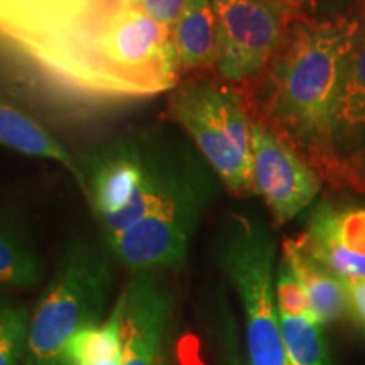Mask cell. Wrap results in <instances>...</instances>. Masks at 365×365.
<instances>
[{
  "label": "cell",
  "mask_w": 365,
  "mask_h": 365,
  "mask_svg": "<svg viewBox=\"0 0 365 365\" xmlns=\"http://www.w3.org/2000/svg\"><path fill=\"white\" fill-rule=\"evenodd\" d=\"M95 53L120 97L175 90L182 75L170 27L122 0L100 27Z\"/></svg>",
  "instance_id": "52a82bcc"
},
{
  "label": "cell",
  "mask_w": 365,
  "mask_h": 365,
  "mask_svg": "<svg viewBox=\"0 0 365 365\" xmlns=\"http://www.w3.org/2000/svg\"><path fill=\"white\" fill-rule=\"evenodd\" d=\"M81 193L103 239L215 175L185 134L170 125L127 129L78 161Z\"/></svg>",
  "instance_id": "7a4b0ae2"
},
{
  "label": "cell",
  "mask_w": 365,
  "mask_h": 365,
  "mask_svg": "<svg viewBox=\"0 0 365 365\" xmlns=\"http://www.w3.org/2000/svg\"><path fill=\"white\" fill-rule=\"evenodd\" d=\"M118 0H0V36L73 88L120 97L95 53L98 31Z\"/></svg>",
  "instance_id": "3957f363"
},
{
  "label": "cell",
  "mask_w": 365,
  "mask_h": 365,
  "mask_svg": "<svg viewBox=\"0 0 365 365\" xmlns=\"http://www.w3.org/2000/svg\"><path fill=\"white\" fill-rule=\"evenodd\" d=\"M171 36L181 73L215 70L217 24L212 0H188Z\"/></svg>",
  "instance_id": "9a60e30c"
},
{
  "label": "cell",
  "mask_w": 365,
  "mask_h": 365,
  "mask_svg": "<svg viewBox=\"0 0 365 365\" xmlns=\"http://www.w3.org/2000/svg\"><path fill=\"white\" fill-rule=\"evenodd\" d=\"M287 365H330L323 325L313 313L279 314Z\"/></svg>",
  "instance_id": "ac0fdd59"
},
{
  "label": "cell",
  "mask_w": 365,
  "mask_h": 365,
  "mask_svg": "<svg viewBox=\"0 0 365 365\" xmlns=\"http://www.w3.org/2000/svg\"><path fill=\"white\" fill-rule=\"evenodd\" d=\"M282 261L303 287L312 313L322 325L352 313L345 281L303 252L296 240H286L282 244Z\"/></svg>",
  "instance_id": "5bb4252c"
},
{
  "label": "cell",
  "mask_w": 365,
  "mask_h": 365,
  "mask_svg": "<svg viewBox=\"0 0 365 365\" xmlns=\"http://www.w3.org/2000/svg\"><path fill=\"white\" fill-rule=\"evenodd\" d=\"M296 19H323L350 14L365 7V0H271Z\"/></svg>",
  "instance_id": "44dd1931"
},
{
  "label": "cell",
  "mask_w": 365,
  "mask_h": 365,
  "mask_svg": "<svg viewBox=\"0 0 365 365\" xmlns=\"http://www.w3.org/2000/svg\"><path fill=\"white\" fill-rule=\"evenodd\" d=\"M31 319L24 307L0 304V365H17L29 339Z\"/></svg>",
  "instance_id": "ffe728a7"
},
{
  "label": "cell",
  "mask_w": 365,
  "mask_h": 365,
  "mask_svg": "<svg viewBox=\"0 0 365 365\" xmlns=\"http://www.w3.org/2000/svg\"><path fill=\"white\" fill-rule=\"evenodd\" d=\"M274 257L276 244L262 222L237 213L228 218L218 261L244 307L252 365H287L276 304Z\"/></svg>",
  "instance_id": "8992f818"
},
{
  "label": "cell",
  "mask_w": 365,
  "mask_h": 365,
  "mask_svg": "<svg viewBox=\"0 0 365 365\" xmlns=\"http://www.w3.org/2000/svg\"><path fill=\"white\" fill-rule=\"evenodd\" d=\"M364 14L365 7L336 17L294 19L257 90L259 120L335 186L341 166L333 148L336 102Z\"/></svg>",
  "instance_id": "6da1fadb"
},
{
  "label": "cell",
  "mask_w": 365,
  "mask_h": 365,
  "mask_svg": "<svg viewBox=\"0 0 365 365\" xmlns=\"http://www.w3.org/2000/svg\"><path fill=\"white\" fill-rule=\"evenodd\" d=\"M218 185L222 182L217 175L208 176L120 234L103 239L105 245L132 272L180 266L203 213L215 200Z\"/></svg>",
  "instance_id": "ba28073f"
},
{
  "label": "cell",
  "mask_w": 365,
  "mask_h": 365,
  "mask_svg": "<svg viewBox=\"0 0 365 365\" xmlns=\"http://www.w3.org/2000/svg\"><path fill=\"white\" fill-rule=\"evenodd\" d=\"M254 193L271 212L276 225H284L314 202L322 191L319 173L259 118L250 122Z\"/></svg>",
  "instance_id": "30bf717a"
},
{
  "label": "cell",
  "mask_w": 365,
  "mask_h": 365,
  "mask_svg": "<svg viewBox=\"0 0 365 365\" xmlns=\"http://www.w3.org/2000/svg\"><path fill=\"white\" fill-rule=\"evenodd\" d=\"M296 244L341 279L365 281V203L322 200Z\"/></svg>",
  "instance_id": "8fae6325"
},
{
  "label": "cell",
  "mask_w": 365,
  "mask_h": 365,
  "mask_svg": "<svg viewBox=\"0 0 365 365\" xmlns=\"http://www.w3.org/2000/svg\"><path fill=\"white\" fill-rule=\"evenodd\" d=\"M336 186H349L360 193L365 191V145L341 161Z\"/></svg>",
  "instance_id": "cb8c5ba5"
},
{
  "label": "cell",
  "mask_w": 365,
  "mask_h": 365,
  "mask_svg": "<svg viewBox=\"0 0 365 365\" xmlns=\"http://www.w3.org/2000/svg\"><path fill=\"white\" fill-rule=\"evenodd\" d=\"M345 286L352 313L365 323V281H345Z\"/></svg>",
  "instance_id": "d4e9b609"
},
{
  "label": "cell",
  "mask_w": 365,
  "mask_h": 365,
  "mask_svg": "<svg viewBox=\"0 0 365 365\" xmlns=\"http://www.w3.org/2000/svg\"><path fill=\"white\" fill-rule=\"evenodd\" d=\"M117 301L122 309L120 365H166L163 345L173 296L161 271L132 272Z\"/></svg>",
  "instance_id": "7c38bea8"
},
{
  "label": "cell",
  "mask_w": 365,
  "mask_h": 365,
  "mask_svg": "<svg viewBox=\"0 0 365 365\" xmlns=\"http://www.w3.org/2000/svg\"><path fill=\"white\" fill-rule=\"evenodd\" d=\"M0 144L19 154L59 164L76 181V186H81L78 161L43 125L4 100H0Z\"/></svg>",
  "instance_id": "2e32d148"
},
{
  "label": "cell",
  "mask_w": 365,
  "mask_h": 365,
  "mask_svg": "<svg viewBox=\"0 0 365 365\" xmlns=\"http://www.w3.org/2000/svg\"><path fill=\"white\" fill-rule=\"evenodd\" d=\"M122 2L139 7L159 24L173 29L188 0H122Z\"/></svg>",
  "instance_id": "603a6c76"
},
{
  "label": "cell",
  "mask_w": 365,
  "mask_h": 365,
  "mask_svg": "<svg viewBox=\"0 0 365 365\" xmlns=\"http://www.w3.org/2000/svg\"><path fill=\"white\" fill-rule=\"evenodd\" d=\"M26 365H33V364H31V362H29V360H27V364H26Z\"/></svg>",
  "instance_id": "4316f807"
},
{
  "label": "cell",
  "mask_w": 365,
  "mask_h": 365,
  "mask_svg": "<svg viewBox=\"0 0 365 365\" xmlns=\"http://www.w3.org/2000/svg\"><path fill=\"white\" fill-rule=\"evenodd\" d=\"M112 289L113 269L107 255L81 240L68 245L31 318L29 362L65 365L68 341L100 325Z\"/></svg>",
  "instance_id": "277c9868"
},
{
  "label": "cell",
  "mask_w": 365,
  "mask_h": 365,
  "mask_svg": "<svg viewBox=\"0 0 365 365\" xmlns=\"http://www.w3.org/2000/svg\"><path fill=\"white\" fill-rule=\"evenodd\" d=\"M120 359H112V360H107V362H100V364H95V365H120Z\"/></svg>",
  "instance_id": "484cf974"
},
{
  "label": "cell",
  "mask_w": 365,
  "mask_h": 365,
  "mask_svg": "<svg viewBox=\"0 0 365 365\" xmlns=\"http://www.w3.org/2000/svg\"><path fill=\"white\" fill-rule=\"evenodd\" d=\"M365 145V14L346 61L333 124V148L340 163Z\"/></svg>",
  "instance_id": "4fadbf2b"
},
{
  "label": "cell",
  "mask_w": 365,
  "mask_h": 365,
  "mask_svg": "<svg viewBox=\"0 0 365 365\" xmlns=\"http://www.w3.org/2000/svg\"><path fill=\"white\" fill-rule=\"evenodd\" d=\"M43 277V262L16 228L0 220V287H29Z\"/></svg>",
  "instance_id": "d6986e66"
},
{
  "label": "cell",
  "mask_w": 365,
  "mask_h": 365,
  "mask_svg": "<svg viewBox=\"0 0 365 365\" xmlns=\"http://www.w3.org/2000/svg\"><path fill=\"white\" fill-rule=\"evenodd\" d=\"M212 6L220 80L244 83L262 76L296 17L271 0H212Z\"/></svg>",
  "instance_id": "9c48e42d"
},
{
  "label": "cell",
  "mask_w": 365,
  "mask_h": 365,
  "mask_svg": "<svg viewBox=\"0 0 365 365\" xmlns=\"http://www.w3.org/2000/svg\"><path fill=\"white\" fill-rule=\"evenodd\" d=\"M168 113L230 193H254L252 117L234 86L210 78L180 81Z\"/></svg>",
  "instance_id": "5b68a950"
},
{
  "label": "cell",
  "mask_w": 365,
  "mask_h": 365,
  "mask_svg": "<svg viewBox=\"0 0 365 365\" xmlns=\"http://www.w3.org/2000/svg\"><path fill=\"white\" fill-rule=\"evenodd\" d=\"M276 304L279 314L312 313L303 287L284 261L276 269Z\"/></svg>",
  "instance_id": "7402d4cb"
},
{
  "label": "cell",
  "mask_w": 365,
  "mask_h": 365,
  "mask_svg": "<svg viewBox=\"0 0 365 365\" xmlns=\"http://www.w3.org/2000/svg\"><path fill=\"white\" fill-rule=\"evenodd\" d=\"M122 357V309L118 301L98 327L86 328L68 341L65 365H95Z\"/></svg>",
  "instance_id": "e0dca14e"
}]
</instances>
